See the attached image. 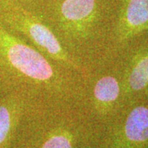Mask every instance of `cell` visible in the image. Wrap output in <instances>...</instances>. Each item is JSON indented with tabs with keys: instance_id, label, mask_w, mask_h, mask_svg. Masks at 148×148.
Wrapping results in <instances>:
<instances>
[{
	"instance_id": "obj_1",
	"label": "cell",
	"mask_w": 148,
	"mask_h": 148,
	"mask_svg": "<svg viewBox=\"0 0 148 148\" xmlns=\"http://www.w3.org/2000/svg\"><path fill=\"white\" fill-rule=\"evenodd\" d=\"M0 22L3 25H8L12 28L20 29L27 32L32 41L44 52L49 54L53 58L64 62H69L66 53L58 42V39L47 27L37 21H26L16 17L12 13H6L0 16Z\"/></svg>"
},
{
	"instance_id": "obj_4",
	"label": "cell",
	"mask_w": 148,
	"mask_h": 148,
	"mask_svg": "<svg viewBox=\"0 0 148 148\" xmlns=\"http://www.w3.org/2000/svg\"><path fill=\"white\" fill-rule=\"evenodd\" d=\"M126 27L132 32L139 31L148 23V0H129L125 11Z\"/></svg>"
},
{
	"instance_id": "obj_3",
	"label": "cell",
	"mask_w": 148,
	"mask_h": 148,
	"mask_svg": "<svg viewBox=\"0 0 148 148\" xmlns=\"http://www.w3.org/2000/svg\"><path fill=\"white\" fill-rule=\"evenodd\" d=\"M125 134L132 142L148 140V109L144 106L135 108L125 123Z\"/></svg>"
},
{
	"instance_id": "obj_6",
	"label": "cell",
	"mask_w": 148,
	"mask_h": 148,
	"mask_svg": "<svg viewBox=\"0 0 148 148\" xmlns=\"http://www.w3.org/2000/svg\"><path fill=\"white\" fill-rule=\"evenodd\" d=\"M128 84L133 90H141L148 85V55L141 58L133 65L128 76Z\"/></svg>"
},
{
	"instance_id": "obj_2",
	"label": "cell",
	"mask_w": 148,
	"mask_h": 148,
	"mask_svg": "<svg viewBox=\"0 0 148 148\" xmlns=\"http://www.w3.org/2000/svg\"><path fill=\"white\" fill-rule=\"evenodd\" d=\"M95 9V0H65L61 6V14L71 24L81 25L92 17Z\"/></svg>"
},
{
	"instance_id": "obj_5",
	"label": "cell",
	"mask_w": 148,
	"mask_h": 148,
	"mask_svg": "<svg viewBox=\"0 0 148 148\" xmlns=\"http://www.w3.org/2000/svg\"><path fill=\"white\" fill-rule=\"evenodd\" d=\"M119 95V85L114 77H103L94 87L95 98L101 103H110L116 100Z\"/></svg>"
},
{
	"instance_id": "obj_7",
	"label": "cell",
	"mask_w": 148,
	"mask_h": 148,
	"mask_svg": "<svg viewBox=\"0 0 148 148\" xmlns=\"http://www.w3.org/2000/svg\"><path fill=\"white\" fill-rule=\"evenodd\" d=\"M42 148H72L69 139L64 135H55L44 144Z\"/></svg>"
}]
</instances>
